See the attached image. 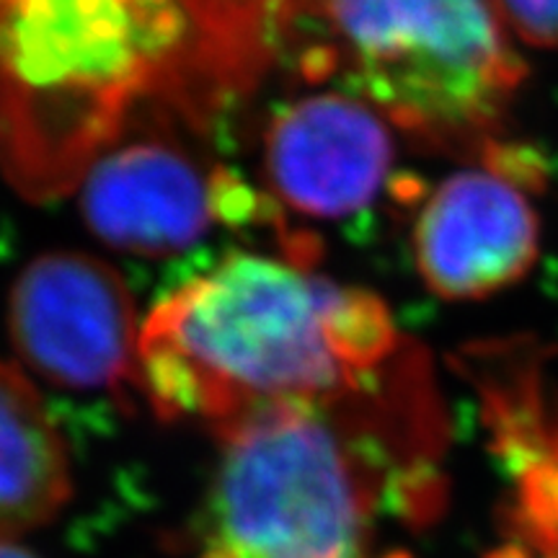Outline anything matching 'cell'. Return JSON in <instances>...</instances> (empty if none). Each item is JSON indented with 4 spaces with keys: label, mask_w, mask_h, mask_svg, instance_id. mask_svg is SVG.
Masks as SVG:
<instances>
[{
    "label": "cell",
    "mask_w": 558,
    "mask_h": 558,
    "mask_svg": "<svg viewBox=\"0 0 558 558\" xmlns=\"http://www.w3.org/2000/svg\"><path fill=\"white\" fill-rule=\"evenodd\" d=\"M279 5L0 3V169L29 199L83 184L140 104L205 124L262 81Z\"/></svg>",
    "instance_id": "cell-1"
},
{
    "label": "cell",
    "mask_w": 558,
    "mask_h": 558,
    "mask_svg": "<svg viewBox=\"0 0 558 558\" xmlns=\"http://www.w3.org/2000/svg\"><path fill=\"white\" fill-rule=\"evenodd\" d=\"M215 435L197 558H369L383 501L435 505V399L414 352L347 399L264 409Z\"/></svg>",
    "instance_id": "cell-2"
},
{
    "label": "cell",
    "mask_w": 558,
    "mask_h": 558,
    "mask_svg": "<svg viewBox=\"0 0 558 558\" xmlns=\"http://www.w3.org/2000/svg\"><path fill=\"white\" fill-rule=\"evenodd\" d=\"M403 354L390 311L308 264L230 254L140 326V388L163 418L213 432L264 409L339 401Z\"/></svg>",
    "instance_id": "cell-3"
},
{
    "label": "cell",
    "mask_w": 558,
    "mask_h": 558,
    "mask_svg": "<svg viewBox=\"0 0 558 558\" xmlns=\"http://www.w3.org/2000/svg\"><path fill=\"white\" fill-rule=\"evenodd\" d=\"M303 13L324 37L300 60L305 75L341 73L349 94L437 150H497L492 137L525 68L494 3H320Z\"/></svg>",
    "instance_id": "cell-4"
},
{
    "label": "cell",
    "mask_w": 558,
    "mask_h": 558,
    "mask_svg": "<svg viewBox=\"0 0 558 558\" xmlns=\"http://www.w3.org/2000/svg\"><path fill=\"white\" fill-rule=\"evenodd\" d=\"M9 329L19 357L73 390L140 386L135 303L109 264L78 251L34 259L11 290Z\"/></svg>",
    "instance_id": "cell-5"
},
{
    "label": "cell",
    "mask_w": 558,
    "mask_h": 558,
    "mask_svg": "<svg viewBox=\"0 0 558 558\" xmlns=\"http://www.w3.org/2000/svg\"><path fill=\"white\" fill-rule=\"evenodd\" d=\"M538 215L507 173L445 179L414 226V259L437 295L473 300L520 282L538 259Z\"/></svg>",
    "instance_id": "cell-6"
},
{
    "label": "cell",
    "mask_w": 558,
    "mask_h": 558,
    "mask_svg": "<svg viewBox=\"0 0 558 558\" xmlns=\"http://www.w3.org/2000/svg\"><path fill=\"white\" fill-rule=\"evenodd\" d=\"M393 143L386 120L352 94H318L284 107L267 132V177L284 205L344 218L386 184Z\"/></svg>",
    "instance_id": "cell-7"
},
{
    "label": "cell",
    "mask_w": 558,
    "mask_h": 558,
    "mask_svg": "<svg viewBox=\"0 0 558 558\" xmlns=\"http://www.w3.org/2000/svg\"><path fill=\"white\" fill-rule=\"evenodd\" d=\"M218 215L215 179L179 145L148 137L114 145L83 179V218L109 246L169 256L194 246Z\"/></svg>",
    "instance_id": "cell-8"
},
{
    "label": "cell",
    "mask_w": 558,
    "mask_h": 558,
    "mask_svg": "<svg viewBox=\"0 0 558 558\" xmlns=\"http://www.w3.org/2000/svg\"><path fill=\"white\" fill-rule=\"evenodd\" d=\"M70 497L65 445L21 369L0 360V541L39 527Z\"/></svg>",
    "instance_id": "cell-9"
},
{
    "label": "cell",
    "mask_w": 558,
    "mask_h": 558,
    "mask_svg": "<svg viewBox=\"0 0 558 558\" xmlns=\"http://www.w3.org/2000/svg\"><path fill=\"white\" fill-rule=\"evenodd\" d=\"M507 32L533 47L558 50V3H494Z\"/></svg>",
    "instance_id": "cell-10"
},
{
    "label": "cell",
    "mask_w": 558,
    "mask_h": 558,
    "mask_svg": "<svg viewBox=\"0 0 558 558\" xmlns=\"http://www.w3.org/2000/svg\"><path fill=\"white\" fill-rule=\"evenodd\" d=\"M0 558H37L16 541H0Z\"/></svg>",
    "instance_id": "cell-11"
}]
</instances>
